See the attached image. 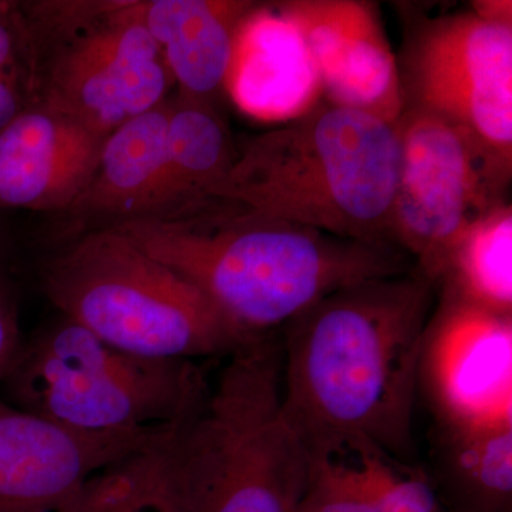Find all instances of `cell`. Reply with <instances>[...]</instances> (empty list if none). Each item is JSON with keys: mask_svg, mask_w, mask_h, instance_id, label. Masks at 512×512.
I'll list each match as a JSON object with an SVG mask.
<instances>
[{"mask_svg": "<svg viewBox=\"0 0 512 512\" xmlns=\"http://www.w3.org/2000/svg\"><path fill=\"white\" fill-rule=\"evenodd\" d=\"M436 286L416 271L345 286L282 328V404L303 443L360 440L417 463L414 406Z\"/></svg>", "mask_w": 512, "mask_h": 512, "instance_id": "cell-1", "label": "cell"}, {"mask_svg": "<svg viewBox=\"0 0 512 512\" xmlns=\"http://www.w3.org/2000/svg\"><path fill=\"white\" fill-rule=\"evenodd\" d=\"M109 228L187 279L248 339L278 333L345 286L414 269L400 249L335 237L220 198Z\"/></svg>", "mask_w": 512, "mask_h": 512, "instance_id": "cell-2", "label": "cell"}, {"mask_svg": "<svg viewBox=\"0 0 512 512\" xmlns=\"http://www.w3.org/2000/svg\"><path fill=\"white\" fill-rule=\"evenodd\" d=\"M397 167L396 123L326 100L252 138L210 198L335 237L394 247Z\"/></svg>", "mask_w": 512, "mask_h": 512, "instance_id": "cell-3", "label": "cell"}, {"mask_svg": "<svg viewBox=\"0 0 512 512\" xmlns=\"http://www.w3.org/2000/svg\"><path fill=\"white\" fill-rule=\"evenodd\" d=\"M171 477L181 512H299L308 451L284 412L278 333L225 357L175 433Z\"/></svg>", "mask_w": 512, "mask_h": 512, "instance_id": "cell-4", "label": "cell"}, {"mask_svg": "<svg viewBox=\"0 0 512 512\" xmlns=\"http://www.w3.org/2000/svg\"><path fill=\"white\" fill-rule=\"evenodd\" d=\"M37 274L59 315L134 355L225 359L255 340L187 279L113 228L67 238L43 256Z\"/></svg>", "mask_w": 512, "mask_h": 512, "instance_id": "cell-5", "label": "cell"}, {"mask_svg": "<svg viewBox=\"0 0 512 512\" xmlns=\"http://www.w3.org/2000/svg\"><path fill=\"white\" fill-rule=\"evenodd\" d=\"M0 386L6 402L64 429L114 434L180 426L211 382L194 360L134 355L59 315L23 340Z\"/></svg>", "mask_w": 512, "mask_h": 512, "instance_id": "cell-6", "label": "cell"}, {"mask_svg": "<svg viewBox=\"0 0 512 512\" xmlns=\"http://www.w3.org/2000/svg\"><path fill=\"white\" fill-rule=\"evenodd\" d=\"M33 18L50 25L47 59H33L35 103L106 137L163 103L173 84L138 2L52 6Z\"/></svg>", "mask_w": 512, "mask_h": 512, "instance_id": "cell-7", "label": "cell"}, {"mask_svg": "<svg viewBox=\"0 0 512 512\" xmlns=\"http://www.w3.org/2000/svg\"><path fill=\"white\" fill-rule=\"evenodd\" d=\"M390 235L434 286L471 222L505 201L511 175L466 131L404 107Z\"/></svg>", "mask_w": 512, "mask_h": 512, "instance_id": "cell-8", "label": "cell"}, {"mask_svg": "<svg viewBox=\"0 0 512 512\" xmlns=\"http://www.w3.org/2000/svg\"><path fill=\"white\" fill-rule=\"evenodd\" d=\"M404 107L466 131L512 174V28L473 12L427 19L399 63Z\"/></svg>", "mask_w": 512, "mask_h": 512, "instance_id": "cell-9", "label": "cell"}, {"mask_svg": "<svg viewBox=\"0 0 512 512\" xmlns=\"http://www.w3.org/2000/svg\"><path fill=\"white\" fill-rule=\"evenodd\" d=\"M419 384L437 424L512 423V315L441 289L424 335Z\"/></svg>", "mask_w": 512, "mask_h": 512, "instance_id": "cell-10", "label": "cell"}, {"mask_svg": "<svg viewBox=\"0 0 512 512\" xmlns=\"http://www.w3.org/2000/svg\"><path fill=\"white\" fill-rule=\"evenodd\" d=\"M276 8L301 36L326 100L396 123L404 110L399 62L375 6L288 0Z\"/></svg>", "mask_w": 512, "mask_h": 512, "instance_id": "cell-11", "label": "cell"}, {"mask_svg": "<svg viewBox=\"0 0 512 512\" xmlns=\"http://www.w3.org/2000/svg\"><path fill=\"white\" fill-rule=\"evenodd\" d=\"M171 429L76 433L0 400V512H53L94 474Z\"/></svg>", "mask_w": 512, "mask_h": 512, "instance_id": "cell-12", "label": "cell"}, {"mask_svg": "<svg viewBox=\"0 0 512 512\" xmlns=\"http://www.w3.org/2000/svg\"><path fill=\"white\" fill-rule=\"evenodd\" d=\"M104 138L30 104L0 131V207L69 210L92 180Z\"/></svg>", "mask_w": 512, "mask_h": 512, "instance_id": "cell-13", "label": "cell"}, {"mask_svg": "<svg viewBox=\"0 0 512 512\" xmlns=\"http://www.w3.org/2000/svg\"><path fill=\"white\" fill-rule=\"evenodd\" d=\"M299 512H444L426 470L360 440L305 444Z\"/></svg>", "mask_w": 512, "mask_h": 512, "instance_id": "cell-14", "label": "cell"}, {"mask_svg": "<svg viewBox=\"0 0 512 512\" xmlns=\"http://www.w3.org/2000/svg\"><path fill=\"white\" fill-rule=\"evenodd\" d=\"M225 86L248 113L301 116L315 106L319 77L301 36L276 6H252L239 26Z\"/></svg>", "mask_w": 512, "mask_h": 512, "instance_id": "cell-15", "label": "cell"}, {"mask_svg": "<svg viewBox=\"0 0 512 512\" xmlns=\"http://www.w3.org/2000/svg\"><path fill=\"white\" fill-rule=\"evenodd\" d=\"M168 99L104 138L92 180L67 210L103 227L160 211L167 158Z\"/></svg>", "mask_w": 512, "mask_h": 512, "instance_id": "cell-16", "label": "cell"}, {"mask_svg": "<svg viewBox=\"0 0 512 512\" xmlns=\"http://www.w3.org/2000/svg\"><path fill=\"white\" fill-rule=\"evenodd\" d=\"M252 6L232 0H151L138 2V13L180 93L211 103L227 82L235 37Z\"/></svg>", "mask_w": 512, "mask_h": 512, "instance_id": "cell-17", "label": "cell"}, {"mask_svg": "<svg viewBox=\"0 0 512 512\" xmlns=\"http://www.w3.org/2000/svg\"><path fill=\"white\" fill-rule=\"evenodd\" d=\"M424 468L444 512H512V423L437 424Z\"/></svg>", "mask_w": 512, "mask_h": 512, "instance_id": "cell-18", "label": "cell"}, {"mask_svg": "<svg viewBox=\"0 0 512 512\" xmlns=\"http://www.w3.org/2000/svg\"><path fill=\"white\" fill-rule=\"evenodd\" d=\"M235 157L228 128L210 101L183 93L168 100L167 158L156 215L210 198Z\"/></svg>", "mask_w": 512, "mask_h": 512, "instance_id": "cell-19", "label": "cell"}, {"mask_svg": "<svg viewBox=\"0 0 512 512\" xmlns=\"http://www.w3.org/2000/svg\"><path fill=\"white\" fill-rule=\"evenodd\" d=\"M464 301L512 315V207L498 202L468 225L437 286Z\"/></svg>", "mask_w": 512, "mask_h": 512, "instance_id": "cell-20", "label": "cell"}, {"mask_svg": "<svg viewBox=\"0 0 512 512\" xmlns=\"http://www.w3.org/2000/svg\"><path fill=\"white\" fill-rule=\"evenodd\" d=\"M181 426L94 474L53 512H181L171 477Z\"/></svg>", "mask_w": 512, "mask_h": 512, "instance_id": "cell-21", "label": "cell"}, {"mask_svg": "<svg viewBox=\"0 0 512 512\" xmlns=\"http://www.w3.org/2000/svg\"><path fill=\"white\" fill-rule=\"evenodd\" d=\"M35 96L29 40L18 55L0 66V131L28 109Z\"/></svg>", "mask_w": 512, "mask_h": 512, "instance_id": "cell-22", "label": "cell"}, {"mask_svg": "<svg viewBox=\"0 0 512 512\" xmlns=\"http://www.w3.org/2000/svg\"><path fill=\"white\" fill-rule=\"evenodd\" d=\"M18 308L9 282L0 272V383L8 375L23 345Z\"/></svg>", "mask_w": 512, "mask_h": 512, "instance_id": "cell-23", "label": "cell"}, {"mask_svg": "<svg viewBox=\"0 0 512 512\" xmlns=\"http://www.w3.org/2000/svg\"><path fill=\"white\" fill-rule=\"evenodd\" d=\"M26 42L28 30L18 6L0 2V66L18 55Z\"/></svg>", "mask_w": 512, "mask_h": 512, "instance_id": "cell-24", "label": "cell"}, {"mask_svg": "<svg viewBox=\"0 0 512 512\" xmlns=\"http://www.w3.org/2000/svg\"><path fill=\"white\" fill-rule=\"evenodd\" d=\"M471 12L477 15L478 18L487 20V22L512 28L511 0H481V2H474Z\"/></svg>", "mask_w": 512, "mask_h": 512, "instance_id": "cell-25", "label": "cell"}]
</instances>
